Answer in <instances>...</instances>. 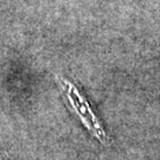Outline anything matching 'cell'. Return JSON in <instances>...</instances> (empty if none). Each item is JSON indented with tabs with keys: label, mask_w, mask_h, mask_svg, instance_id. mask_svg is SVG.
Wrapping results in <instances>:
<instances>
[{
	"label": "cell",
	"mask_w": 160,
	"mask_h": 160,
	"mask_svg": "<svg viewBox=\"0 0 160 160\" xmlns=\"http://www.w3.org/2000/svg\"><path fill=\"white\" fill-rule=\"evenodd\" d=\"M55 80L57 81L58 86L63 92L64 98H67L69 107L77 115V118L89 131V133L92 137L96 138L101 143L108 145L109 138L101 125V121L98 120V118L92 112L90 103L87 101L86 97L77 89V87L59 75H55Z\"/></svg>",
	"instance_id": "6da1fadb"
}]
</instances>
